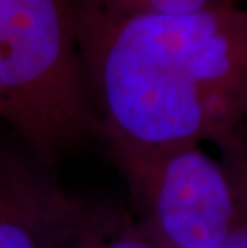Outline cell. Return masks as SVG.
I'll return each instance as SVG.
<instances>
[{"label":"cell","instance_id":"cell-1","mask_svg":"<svg viewBox=\"0 0 247 248\" xmlns=\"http://www.w3.org/2000/svg\"><path fill=\"white\" fill-rule=\"evenodd\" d=\"M98 135L138 149L236 142L247 109V16L231 0L114 16L76 3Z\"/></svg>","mask_w":247,"mask_h":248},{"label":"cell","instance_id":"cell-2","mask_svg":"<svg viewBox=\"0 0 247 248\" xmlns=\"http://www.w3.org/2000/svg\"><path fill=\"white\" fill-rule=\"evenodd\" d=\"M0 119L45 168L98 133L74 0H0Z\"/></svg>","mask_w":247,"mask_h":248},{"label":"cell","instance_id":"cell-3","mask_svg":"<svg viewBox=\"0 0 247 248\" xmlns=\"http://www.w3.org/2000/svg\"><path fill=\"white\" fill-rule=\"evenodd\" d=\"M127 179L140 228L159 248H215L246 223L220 163L198 144L138 149L108 144Z\"/></svg>","mask_w":247,"mask_h":248},{"label":"cell","instance_id":"cell-4","mask_svg":"<svg viewBox=\"0 0 247 248\" xmlns=\"http://www.w3.org/2000/svg\"><path fill=\"white\" fill-rule=\"evenodd\" d=\"M88 207L31 162L0 152V248H58Z\"/></svg>","mask_w":247,"mask_h":248},{"label":"cell","instance_id":"cell-5","mask_svg":"<svg viewBox=\"0 0 247 248\" xmlns=\"http://www.w3.org/2000/svg\"><path fill=\"white\" fill-rule=\"evenodd\" d=\"M58 248H157L140 224L113 205H90Z\"/></svg>","mask_w":247,"mask_h":248},{"label":"cell","instance_id":"cell-6","mask_svg":"<svg viewBox=\"0 0 247 248\" xmlns=\"http://www.w3.org/2000/svg\"><path fill=\"white\" fill-rule=\"evenodd\" d=\"M223 0H82L81 3L114 16L130 15H185Z\"/></svg>","mask_w":247,"mask_h":248},{"label":"cell","instance_id":"cell-7","mask_svg":"<svg viewBox=\"0 0 247 248\" xmlns=\"http://www.w3.org/2000/svg\"><path fill=\"white\" fill-rule=\"evenodd\" d=\"M159 248V247H157ZM215 248H247V224L243 223L230 232L225 240Z\"/></svg>","mask_w":247,"mask_h":248}]
</instances>
